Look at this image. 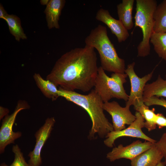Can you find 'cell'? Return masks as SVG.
Instances as JSON below:
<instances>
[{"label":"cell","instance_id":"4","mask_svg":"<svg viewBox=\"0 0 166 166\" xmlns=\"http://www.w3.org/2000/svg\"><path fill=\"white\" fill-rule=\"evenodd\" d=\"M136 12L134 16L136 27L141 30L143 38L137 47V55L145 57L149 54L150 40L153 33V15L157 6L156 0H136Z\"/></svg>","mask_w":166,"mask_h":166},{"label":"cell","instance_id":"7","mask_svg":"<svg viewBox=\"0 0 166 166\" xmlns=\"http://www.w3.org/2000/svg\"><path fill=\"white\" fill-rule=\"evenodd\" d=\"M135 63L133 62L129 64L125 69L124 73L128 77L131 84V90L126 105L134 107L144 103L143 94L146 83L151 79L154 70L142 77H138L134 70Z\"/></svg>","mask_w":166,"mask_h":166},{"label":"cell","instance_id":"6","mask_svg":"<svg viewBox=\"0 0 166 166\" xmlns=\"http://www.w3.org/2000/svg\"><path fill=\"white\" fill-rule=\"evenodd\" d=\"M29 106L27 102L21 101L17 104L14 112L3 119L0 129V153L4 152L6 146L14 143L15 140L21 137L20 132H14L13 127L18 114L21 110L28 109Z\"/></svg>","mask_w":166,"mask_h":166},{"label":"cell","instance_id":"17","mask_svg":"<svg viewBox=\"0 0 166 166\" xmlns=\"http://www.w3.org/2000/svg\"><path fill=\"white\" fill-rule=\"evenodd\" d=\"M165 77L164 80L159 75L155 81L146 84L143 92V100L153 96L166 98V75Z\"/></svg>","mask_w":166,"mask_h":166},{"label":"cell","instance_id":"11","mask_svg":"<svg viewBox=\"0 0 166 166\" xmlns=\"http://www.w3.org/2000/svg\"><path fill=\"white\" fill-rule=\"evenodd\" d=\"M155 143L148 141L143 142L137 140L125 146L120 144L108 152L106 157L111 162L121 158L131 160L150 148Z\"/></svg>","mask_w":166,"mask_h":166},{"label":"cell","instance_id":"5","mask_svg":"<svg viewBox=\"0 0 166 166\" xmlns=\"http://www.w3.org/2000/svg\"><path fill=\"white\" fill-rule=\"evenodd\" d=\"M128 77L125 73H113L108 76L100 66L95 80L94 89L104 103L109 102L113 98L121 99L127 101L129 98L123 84Z\"/></svg>","mask_w":166,"mask_h":166},{"label":"cell","instance_id":"13","mask_svg":"<svg viewBox=\"0 0 166 166\" xmlns=\"http://www.w3.org/2000/svg\"><path fill=\"white\" fill-rule=\"evenodd\" d=\"M156 143L150 148L131 160V166H156L164 156Z\"/></svg>","mask_w":166,"mask_h":166},{"label":"cell","instance_id":"12","mask_svg":"<svg viewBox=\"0 0 166 166\" xmlns=\"http://www.w3.org/2000/svg\"><path fill=\"white\" fill-rule=\"evenodd\" d=\"M95 18L107 26L112 33L116 36L119 43L125 41L128 38L129 34L128 30L120 20L112 17L108 10L100 9L97 11Z\"/></svg>","mask_w":166,"mask_h":166},{"label":"cell","instance_id":"24","mask_svg":"<svg viewBox=\"0 0 166 166\" xmlns=\"http://www.w3.org/2000/svg\"><path fill=\"white\" fill-rule=\"evenodd\" d=\"M156 144L160 149L163 155L166 163V132L164 133Z\"/></svg>","mask_w":166,"mask_h":166},{"label":"cell","instance_id":"25","mask_svg":"<svg viewBox=\"0 0 166 166\" xmlns=\"http://www.w3.org/2000/svg\"><path fill=\"white\" fill-rule=\"evenodd\" d=\"M155 122L159 128L166 127V118L162 113L156 114Z\"/></svg>","mask_w":166,"mask_h":166},{"label":"cell","instance_id":"10","mask_svg":"<svg viewBox=\"0 0 166 166\" xmlns=\"http://www.w3.org/2000/svg\"><path fill=\"white\" fill-rule=\"evenodd\" d=\"M55 122L54 117L47 118L44 124L36 132V144L33 150L28 155V164L30 166H40L42 163L41 152L47 140L50 136Z\"/></svg>","mask_w":166,"mask_h":166},{"label":"cell","instance_id":"9","mask_svg":"<svg viewBox=\"0 0 166 166\" xmlns=\"http://www.w3.org/2000/svg\"><path fill=\"white\" fill-rule=\"evenodd\" d=\"M130 107H122L115 101L104 103L103 109L111 116L114 131L125 129L126 124L130 125L136 120V117L132 114Z\"/></svg>","mask_w":166,"mask_h":166},{"label":"cell","instance_id":"27","mask_svg":"<svg viewBox=\"0 0 166 166\" xmlns=\"http://www.w3.org/2000/svg\"><path fill=\"white\" fill-rule=\"evenodd\" d=\"M8 14L2 4L0 5V18L4 19Z\"/></svg>","mask_w":166,"mask_h":166},{"label":"cell","instance_id":"18","mask_svg":"<svg viewBox=\"0 0 166 166\" xmlns=\"http://www.w3.org/2000/svg\"><path fill=\"white\" fill-rule=\"evenodd\" d=\"M153 31L157 33H166V0L157 5L153 15Z\"/></svg>","mask_w":166,"mask_h":166},{"label":"cell","instance_id":"19","mask_svg":"<svg viewBox=\"0 0 166 166\" xmlns=\"http://www.w3.org/2000/svg\"><path fill=\"white\" fill-rule=\"evenodd\" d=\"M7 23L9 31L19 42L21 39H26L27 37L22 27L20 19L14 14H8L4 19Z\"/></svg>","mask_w":166,"mask_h":166},{"label":"cell","instance_id":"22","mask_svg":"<svg viewBox=\"0 0 166 166\" xmlns=\"http://www.w3.org/2000/svg\"><path fill=\"white\" fill-rule=\"evenodd\" d=\"M12 150L14 155V160L12 163L8 165L3 162L0 166H30L25 161L23 154L18 145H13Z\"/></svg>","mask_w":166,"mask_h":166},{"label":"cell","instance_id":"16","mask_svg":"<svg viewBox=\"0 0 166 166\" xmlns=\"http://www.w3.org/2000/svg\"><path fill=\"white\" fill-rule=\"evenodd\" d=\"M33 78L37 85L46 97L54 101L59 97L57 86L52 82L43 79L38 73H35Z\"/></svg>","mask_w":166,"mask_h":166},{"label":"cell","instance_id":"23","mask_svg":"<svg viewBox=\"0 0 166 166\" xmlns=\"http://www.w3.org/2000/svg\"><path fill=\"white\" fill-rule=\"evenodd\" d=\"M144 103L146 106L153 105L162 106L166 109V100L161 97L160 98L155 96L143 100Z\"/></svg>","mask_w":166,"mask_h":166},{"label":"cell","instance_id":"20","mask_svg":"<svg viewBox=\"0 0 166 166\" xmlns=\"http://www.w3.org/2000/svg\"><path fill=\"white\" fill-rule=\"evenodd\" d=\"M136 111L139 112L143 117L145 121L144 127L148 131L155 129L156 127L155 121L156 114L155 113V109H149L148 106L144 103L137 106L134 107Z\"/></svg>","mask_w":166,"mask_h":166},{"label":"cell","instance_id":"14","mask_svg":"<svg viewBox=\"0 0 166 166\" xmlns=\"http://www.w3.org/2000/svg\"><path fill=\"white\" fill-rule=\"evenodd\" d=\"M65 2L64 0H49L44 11L49 29L59 28V18Z\"/></svg>","mask_w":166,"mask_h":166},{"label":"cell","instance_id":"26","mask_svg":"<svg viewBox=\"0 0 166 166\" xmlns=\"http://www.w3.org/2000/svg\"><path fill=\"white\" fill-rule=\"evenodd\" d=\"M9 110L7 108L2 106L0 107V120H1L4 117L8 115Z\"/></svg>","mask_w":166,"mask_h":166},{"label":"cell","instance_id":"1","mask_svg":"<svg viewBox=\"0 0 166 166\" xmlns=\"http://www.w3.org/2000/svg\"><path fill=\"white\" fill-rule=\"evenodd\" d=\"M98 69L95 49L85 45L61 55L46 79L66 90L87 92L94 87Z\"/></svg>","mask_w":166,"mask_h":166},{"label":"cell","instance_id":"15","mask_svg":"<svg viewBox=\"0 0 166 166\" xmlns=\"http://www.w3.org/2000/svg\"><path fill=\"white\" fill-rule=\"evenodd\" d=\"M134 1L123 0L117 6L119 20L127 30L131 29L134 26L132 13Z\"/></svg>","mask_w":166,"mask_h":166},{"label":"cell","instance_id":"8","mask_svg":"<svg viewBox=\"0 0 166 166\" xmlns=\"http://www.w3.org/2000/svg\"><path fill=\"white\" fill-rule=\"evenodd\" d=\"M136 119L129 126L120 131H114L109 133L104 141L105 144L109 148H112L114 141L117 138L123 136H129L144 139L153 143L156 141L148 137L142 131V128L144 127V120L138 112L136 111L135 115Z\"/></svg>","mask_w":166,"mask_h":166},{"label":"cell","instance_id":"3","mask_svg":"<svg viewBox=\"0 0 166 166\" xmlns=\"http://www.w3.org/2000/svg\"><path fill=\"white\" fill-rule=\"evenodd\" d=\"M85 45L93 47L99 55L101 67L105 70L124 73L125 62L120 57L110 40L105 26L99 25L93 29L85 40Z\"/></svg>","mask_w":166,"mask_h":166},{"label":"cell","instance_id":"2","mask_svg":"<svg viewBox=\"0 0 166 166\" xmlns=\"http://www.w3.org/2000/svg\"><path fill=\"white\" fill-rule=\"evenodd\" d=\"M58 91L59 97L81 107L88 113L92 122L88 136L89 139H95L96 135L103 138L114 130L112 124L104 113V102L94 89L87 95L66 90L59 87Z\"/></svg>","mask_w":166,"mask_h":166},{"label":"cell","instance_id":"28","mask_svg":"<svg viewBox=\"0 0 166 166\" xmlns=\"http://www.w3.org/2000/svg\"><path fill=\"white\" fill-rule=\"evenodd\" d=\"M49 0H41L40 1L41 4L42 5H47L48 3Z\"/></svg>","mask_w":166,"mask_h":166},{"label":"cell","instance_id":"29","mask_svg":"<svg viewBox=\"0 0 166 166\" xmlns=\"http://www.w3.org/2000/svg\"><path fill=\"white\" fill-rule=\"evenodd\" d=\"M166 164V163L164 162L161 161L156 166H164Z\"/></svg>","mask_w":166,"mask_h":166},{"label":"cell","instance_id":"21","mask_svg":"<svg viewBox=\"0 0 166 166\" xmlns=\"http://www.w3.org/2000/svg\"><path fill=\"white\" fill-rule=\"evenodd\" d=\"M154 49L158 56L166 61V33L153 32L150 39Z\"/></svg>","mask_w":166,"mask_h":166}]
</instances>
